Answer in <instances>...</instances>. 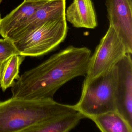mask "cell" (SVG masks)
<instances>
[{
	"mask_svg": "<svg viewBox=\"0 0 132 132\" xmlns=\"http://www.w3.org/2000/svg\"><path fill=\"white\" fill-rule=\"evenodd\" d=\"M126 53L122 40L114 29L109 26L91 56L85 79H91L109 71Z\"/></svg>",
	"mask_w": 132,
	"mask_h": 132,
	"instance_id": "5",
	"label": "cell"
},
{
	"mask_svg": "<svg viewBox=\"0 0 132 132\" xmlns=\"http://www.w3.org/2000/svg\"><path fill=\"white\" fill-rule=\"evenodd\" d=\"M2 0H0V4H1V3Z\"/></svg>",
	"mask_w": 132,
	"mask_h": 132,
	"instance_id": "18",
	"label": "cell"
},
{
	"mask_svg": "<svg viewBox=\"0 0 132 132\" xmlns=\"http://www.w3.org/2000/svg\"><path fill=\"white\" fill-rule=\"evenodd\" d=\"M91 51L70 46L42 63L24 72L11 87L12 97L26 100L53 99L67 82L86 75Z\"/></svg>",
	"mask_w": 132,
	"mask_h": 132,
	"instance_id": "1",
	"label": "cell"
},
{
	"mask_svg": "<svg viewBox=\"0 0 132 132\" xmlns=\"http://www.w3.org/2000/svg\"><path fill=\"white\" fill-rule=\"evenodd\" d=\"M66 0L45 2L33 14L7 38L13 42L26 36L48 21L65 17Z\"/></svg>",
	"mask_w": 132,
	"mask_h": 132,
	"instance_id": "8",
	"label": "cell"
},
{
	"mask_svg": "<svg viewBox=\"0 0 132 132\" xmlns=\"http://www.w3.org/2000/svg\"><path fill=\"white\" fill-rule=\"evenodd\" d=\"M14 55H20L14 42L7 39H0V64Z\"/></svg>",
	"mask_w": 132,
	"mask_h": 132,
	"instance_id": "14",
	"label": "cell"
},
{
	"mask_svg": "<svg viewBox=\"0 0 132 132\" xmlns=\"http://www.w3.org/2000/svg\"><path fill=\"white\" fill-rule=\"evenodd\" d=\"M26 56L14 55L2 64L0 77V86L3 91L11 87L19 77V68Z\"/></svg>",
	"mask_w": 132,
	"mask_h": 132,
	"instance_id": "13",
	"label": "cell"
},
{
	"mask_svg": "<svg viewBox=\"0 0 132 132\" xmlns=\"http://www.w3.org/2000/svg\"><path fill=\"white\" fill-rule=\"evenodd\" d=\"M65 17L75 28L94 29L98 25L91 0H73L65 12Z\"/></svg>",
	"mask_w": 132,
	"mask_h": 132,
	"instance_id": "9",
	"label": "cell"
},
{
	"mask_svg": "<svg viewBox=\"0 0 132 132\" xmlns=\"http://www.w3.org/2000/svg\"><path fill=\"white\" fill-rule=\"evenodd\" d=\"M1 14H0V24H1Z\"/></svg>",
	"mask_w": 132,
	"mask_h": 132,
	"instance_id": "17",
	"label": "cell"
},
{
	"mask_svg": "<svg viewBox=\"0 0 132 132\" xmlns=\"http://www.w3.org/2000/svg\"><path fill=\"white\" fill-rule=\"evenodd\" d=\"M26 2H46L51 0H24Z\"/></svg>",
	"mask_w": 132,
	"mask_h": 132,
	"instance_id": "15",
	"label": "cell"
},
{
	"mask_svg": "<svg viewBox=\"0 0 132 132\" xmlns=\"http://www.w3.org/2000/svg\"><path fill=\"white\" fill-rule=\"evenodd\" d=\"M84 118L80 112H74L39 122L20 132H70Z\"/></svg>",
	"mask_w": 132,
	"mask_h": 132,
	"instance_id": "11",
	"label": "cell"
},
{
	"mask_svg": "<svg viewBox=\"0 0 132 132\" xmlns=\"http://www.w3.org/2000/svg\"><path fill=\"white\" fill-rule=\"evenodd\" d=\"M2 65L0 64V77H1V70Z\"/></svg>",
	"mask_w": 132,
	"mask_h": 132,
	"instance_id": "16",
	"label": "cell"
},
{
	"mask_svg": "<svg viewBox=\"0 0 132 132\" xmlns=\"http://www.w3.org/2000/svg\"><path fill=\"white\" fill-rule=\"evenodd\" d=\"M68 32L66 17L48 21L28 35L14 42L20 55L37 57L56 48Z\"/></svg>",
	"mask_w": 132,
	"mask_h": 132,
	"instance_id": "4",
	"label": "cell"
},
{
	"mask_svg": "<svg viewBox=\"0 0 132 132\" xmlns=\"http://www.w3.org/2000/svg\"><path fill=\"white\" fill-rule=\"evenodd\" d=\"M76 111L53 99L12 97L0 101V132H20L39 122Z\"/></svg>",
	"mask_w": 132,
	"mask_h": 132,
	"instance_id": "2",
	"label": "cell"
},
{
	"mask_svg": "<svg viewBox=\"0 0 132 132\" xmlns=\"http://www.w3.org/2000/svg\"><path fill=\"white\" fill-rule=\"evenodd\" d=\"M45 2L23 1L9 14L1 18L0 35L3 38L7 37L25 22Z\"/></svg>",
	"mask_w": 132,
	"mask_h": 132,
	"instance_id": "10",
	"label": "cell"
},
{
	"mask_svg": "<svg viewBox=\"0 0 132 132\" xmlns=\"http://www.w3.org/2000/svg\"><path fill=\"white\" fill-rule=\"evenodd\" d=\"M109 26L124 43L127 53L132 54V0H106Z\"/></svg>",
	"mask_w": 132,
	"mask_h": 132,
	"instance_id": "7",
	"label": "cell"
},
{
	"mask_svg": "<svg viewBox=\"0 0 132 132\" xmlns=\"http://www.w3.org/2000/svg\"><path fill=\"white\" fill-rule=\"evenodd\" d=\"M115 66L116 111L132 125V54L126 53Z\"/></svg>",
	"mask_w": 132,
	"mask_h": 132,
	"instance_id": "6",
	"label": "cell"
},
{
	"mask_svg": "<svg viewBox=\"0 0 132 132\" xmlns=\"http://www.w3.org/2000/svg\"><path fill=\"white\" fill-rule=\"evenodd\" d=\"M117 78L116 66L96 77L84 79L80 98L72 105L84 117L91 118L116 111L115 92Z\"/></svg>",
	"mask_w": 132,
	"mask_h": 132,
	"instance_id": "3",
	"label": "cell"
},
{
	"mask_svg": "<svg viewBox=\"0 0 132 132\" xmlns=\"http://www.w3.org/2000/svg\"><path fill=\"white\" fill-rule=\"evenodd\" d=\"M101 132H132V125L116 111L91 118Z\"/></svg>",
	"mask_w": 132,
	"mask_h": 132,
	"instance_id": "12",
	"label": "cell"
}]
</instances>
